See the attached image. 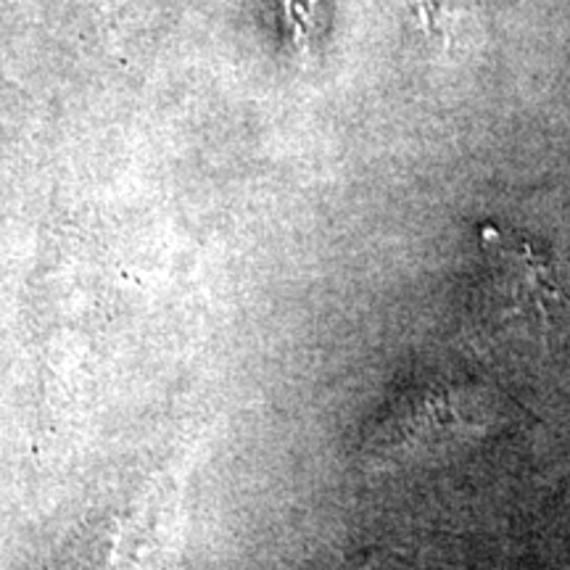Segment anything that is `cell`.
I'll use <instances>...</instances> for the list:
<instances>
[{
  "instance_id": "obj_1",
  "label": "cell",
  "mask_w": 570,
  "mask_h": 570,
  "mask_svg": "<svg viewBox=\"0 0 570 570\" xmlns=\"http://www.w3.org/2000/svg\"><path fill=\"white\" fill-rule=\"evenodd\" d=\"M415 6L425 30L444 42L468 40L481 27L479 0H415Z\"/></svg>"
},
{
  "instance_id": "obj_2",
  "label": "cell",
  "mask_w": 570,
  "mask_h": 570,
  "mask_svg": "<svg viewBox=\"0 0 570 570\" xmlns=\"http://www.w3.org/2000/svg\"><path fill=\"white\" fill-rule=\"evenodd\" d=\"M285 19L296 46L309 51V42L320 32V0H285Z\"/></svg>"
}]
</instances>
